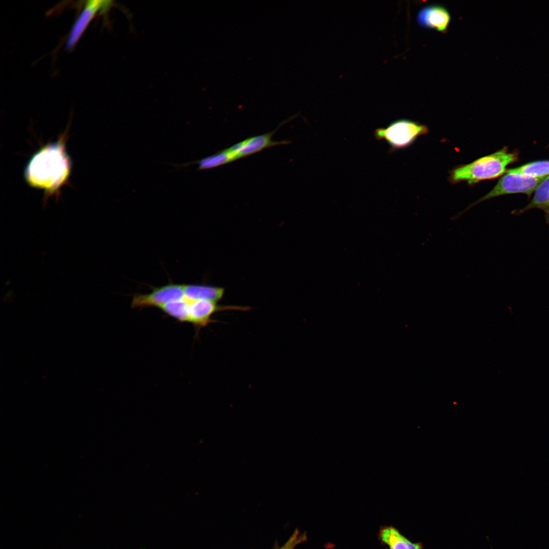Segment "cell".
I'll return each instance as SVG.
<instances>
[{"label": "cell", "instance_id": "obj_5", "mask_svg": "<svg viewBox=\"0 0 549 549\" xmlns=\"http://www.w3.org/2000/svg\"><path fill=\"white\" fill-rule=\"evenodd\" d=\"M184 298V285L169 284L154 288L152 292L148 294H135L132 300L131 307L134 309L160 308L166 303Z\"/></svg>", "mask_w": 549, "mask_h": 549}, {"label": "cell", "instance_id": "obj_13", "mask_svg": "<svg viewBox=\"0 0 549 549\" xmlns=\"http://www.w3.org/2000/svg\"><path fill=\"white\" fill-rule=\"evenodd\" d=\"M508 171L535 178H544L549 175V160L530 162Z\"/></svg>", "mask_w": 549, "mask_h": 549}, {"label": "cell", "instance_id": "obj_14", "mask_svg": "<svg viewBox=\"0 0 549 549\" xmlns=\"http://www.w3.org/2000/svg\"><path fill=\"white\" fill-rule=\"evenodd\" d=\"M189 300L184 298L166 303L159 308L167 315L180 322H189Z\"/></svg>", "mask_w": 549, "mask_h": 549}, {"label": "cell", "instance_id": "obj_11", "mask_svg": "<svg viewBox=\"0 0 549 549\" xmlns=\"http://www.w3.org/2000/svg\"><path fill=\"white\" fill-rule=\"evenodd\" d=\"M534 192L530 201L517 210L515 214L520 215L534 208L541 209L544 213L545 220L549 227V175L541 181Z\"/></svg>", "mask_w": 549, "mask_h": 549}, {"label": "cell", "instance_id": "obj_4", "mask_svg": "<svg viewBox=\"0 0 549 549\" xmlns=\"http://www.w3.org/2000/svg\"><path fill=\"white\" fill-rule=\"evenodd\" d=\"M544 178H535L530 177L507 170L489 193L475 202L470 205L465 210L455 216L453 220L459 218L464 212L476 204L492 198L516 193H523L530 195L535 191L537 186Z\"/></svg>", "mask_w": 549, "mask_h": 549}, {"label": "cell", "instance_id": "obj_3", "mask_svg": "<svg viewBox=\"0 0 549 549\" xmlns=\"http://www.w3.org/2000/svg\"><path fill=\"white\" fill-rule=\"evenodd\" d=\"M428 131L427 127L417 122L399 119L386 128L376 129L375 137L378 140L386 141L391 147L390 150L394 151L410 146L419 136L426 134Z\"/></svg>", "mask_w": 549, "mask_h": 549}, {"label": "cell", "instance_id": "obj_2", "mask_svg": "<svg viewBox=\"0 0 549 549\" xmlns=\"http://www.w3.org/2000/svg\"><path fill=\"white\" fill-rule=\"evenodd\" d=\"M517 159L516 153L509 152L504 147L469 164L455 168L451 171L449 178L452 183L465 181L471 185L494 179L505 173L507 166Z\"/></svg>", "mask_w": 549, "mask_h": 549}, {"label": "cell", "instance_id": "obj_10", "mask_svg": "<svg viewBox=\"0 0 549 549\" xmlns=\"http://www.w3.org/2000/svg\"><path fill=\"white\" fill-rule=\"evenodd\" d=\"M380 543L388 549H423L422 542H413L395 527L381 526L378 534Z\"/></svg>", "mask_w": 549, "mask_h": 549}, {"label": "cell", "instance_id": "obj_12", "mask_svg": "<svg viewBox=\"0 0 549 549\" xmlns=\"http://www.w3.org/2000/svg\"><path fill=\"white\" fill-rule=\"evenodd\" d=\"M184 291L185 298L188 300L206 299L216 302L225 293L222 287L201 285H184Z\"/></svg>", "mask_w": 549, "mask_h": 549}, {"label": "cell", "instance_id": "obj_8", "mask_svg": "<svg viewBox=\"0 0 549 549\" xmlns=\"http://www.w3.org/2000/svg\"><path fill=\"white\" fill-rule=\"evenodd\" d=\"M110 2L90 0L86 2L84 7L73 26L66 44V48L72 49L80 39L85 28L98 11L107 8Z\"/></svg>", "mask_w": 549, "mask_h": 549}, {"label": "cell", "instance_id": "obj_1", "mask_svg": "<svg viewBox=\"0 0 549 549\" xmlns=\"http://www.w3.org/2000/svg\"><path fill=\"white\" fill-rule=\"evenodd\" d=\"M70 168L69 159L60 141L45 146L33 157L27 166L25 177L34 187L53 192L67 179Z\"/></svg>", "mask_w": 549, "mask_h": 549}, {"label": "cell", "instance_id": "obj_15", "mask_svg": "<svg viewBox=\"0 0 549 549\" xmlns=\"http://www.w3.org/2000/svg\"><path fill=\"white\" fill-rule=\"evenodd\" d=\"M307 540V533H301L298 529H296L286 543L281 547L277 549H294L298 544Z\"/></svg>", "mask_w": 549, "mask_h": 549}, {"label": "cell", "instance_id": "obj_9", "mask_svg": "<svg viewBox=\"0 0 549 549\" xmlns=\"http://www.w3.org/2000/svg\"><path fill=\"white\" fill-rule=\"evenodd\" d=\"M417 21L422 27L445 32L450 21V16L444 7L430 5L422 8L417 16Z\"/></svg>", "mask_w": 549, "mask_h": 549}, {"label": "cell", "instance_id": "obj_7", "mask_svg": "<svg viewBox=\"0 0 549 549\" xmlns=\"http://www.w3.org/2000/svg\"><path fill=\"white\" fill-rule=\"evenodd\" d=\"M228 310L245 311L249 310V308L219 306L216 302L206 299L189 300V322L199 328L203 327L212 321L211 317L216 312Z\"/></svg>", "mask_w": 549, "mask_h": 549}, {"label": "cell", "instance_id": "obj_6", "mask_svg": "<svg viewBox=\"0 0 549 549\" xmlns=\"http://www.w3.org/2000/svg\"><path fill=\"white\" fill-rule=\"evenodd\" d=\"M286 121H283L273 131L264 134L251 137L238 142L226 149L233 156L234 161L252 155L267 147L288 144L289 141H273L272 137L275 132Z\"/></svg>", "mask_w": 549, "mask_h": 549}]
</instances>
